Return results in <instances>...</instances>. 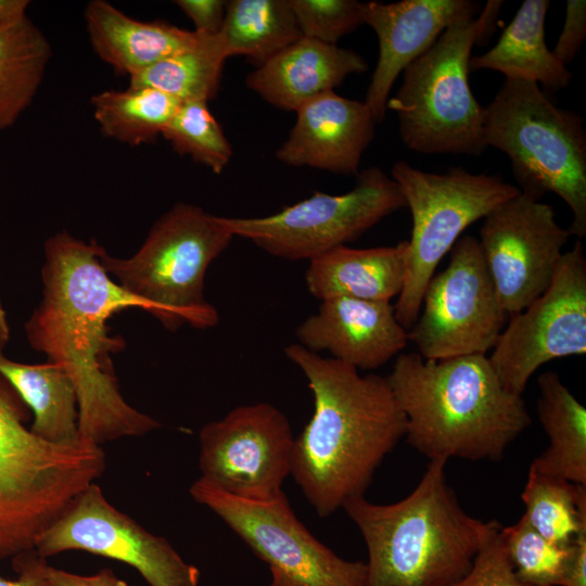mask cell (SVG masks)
Wrapping results in <instances>:
<instances>
[{"label": "cell", "instance_id": "obj_1", "mask_svg": "<svg viewBox=\"0 0 586 586\" xmlns=\"http://www.w3.org/2000/svg\"><path fill=\"white\" fill-rule=\"evenodd\" d=\"M102 249L66 231L49 238L42 300L25 323L30 346L61 365L75 385L81 441L100 447L162 426L128 405L119 392L111 355L125 342L109 333L107 321L119 310H145V305L106 273L99 259Z\"/></svg>", "mask_w": 586, "mask_h": 586}, {"label": "cell", "instance_id": "obj_2", "mask_svg": "<svg viewBox=\"0 0 586 586\" xmlns=\"http://www.w3.org/2000/svg\"><path fill=\"white\" fill-rule=\"evenodd\" d=\"M284 354L314 395V413L294 440L290 474L317 514L327 518L365 496L377 469L405 436L406 420L386 377L361 375L298 343Z\"/></svg>", "mask_w": 586, "mask_h": 586}, {"label": "cell", "instance_id": "obj_3", "mask_svg": "<svg viewBox=\"0 0 586 586\" xmlns=\"http://www.w3.org/2000/svg\"><path fill=\"white\" fill-rule=\"evenodd\" d=\"M386 380L407 442L430 460L498 461L532 423L522 396L504 387L486 355L400 353Z\"/></svg>", "mask_w": 586, "mask_h": 586}, {"label": "cell", "instance_id": "obj_4", "mask_svg": "<svg viewBox=\"0 0 586 586\" xmlns=\"http://www.w3.org/2000/svg\"><path fill=\"white\" fill-rule=\"evenodd\" d=\"M446 462L430 460L399 501L378 505L359 496L343 506L367 546L369 586H453L501 527L464 511L447 483Z\"/></svg>", "mask_w": 586, "mask_h": 586}, {"label": "cell", "instance_id": "obj_5", "mask_svg": "<svg viewBox=\"0 0 586 586\" xmlns=\"http://www.w3.org/2000/svg\"><path fill=\"white\" fill-rule=\"evenodd\" d=\"M501 0L487 1L477 17L447 27L405 68L386 107L394 111L404 144L421 154L481 155L486 149L484 112L469 84L474 44L493 33Z\"/></svg>", "mask_w": 586, "mask_h": 586}, {"label": "cell", "instance_id": "obj_6", "mask_svg": "<svg viewBox=\"0 0 586 586\" xmlns=\"http://www.w3.org/2000/svg\"><path fill=\"white\" fill-rule=\"evenodd\" d=\"M8 386L2 378L0 560L35 549L37 538L105 468L100 446L58 445L36 436L24 425V412Z\"/></svg>", "mask_w": 586, "mask_h": 586}, {"label": "cell", "instance_id": "obj_7", "mask_svg": "<svg viewBox=\"0 0 586 586\" xmlns=\"http://www.w3.org/2000/svg\"><path fill=\"white\" fill-rule=\"evenodd\" d=\"M484 138L510 160L520 192L560 196L572 213L568 231L586 234V131L576 112L557 106L538 84L505 78L484 112Z\"/></svg>", "mask_w": 586, "mask_h": 586}, {"label": "cell", "instance_id": "obj_8", "mask_svg": "<svg viewBox=\"0 0 586 586\" xmlns=\"http://www.w3.org/2000/svg\"><path fill=\"white\" fill-rule=\"evenodd\" d=\"M233 238L222 216L177 203L153 224L131 257H113L102 249L99 259L165 329L176 331L184 324L208 329L217 326L219 315L204 296L205 275Z\"/></svg>", "mask_w": 586, "mask_h": 586}, {"label": "cell", "instance_id": "obj_9", "mask_svg": "<svg viewBox=\"0 0 586 586\" xmlns=\"http://www.w3.org/2000/svg\"><path fill=\"white\" fill-rule=\"evenodd\" d=\"M391 177L412 217L405 282L394 305L396 319L408 331L436 267L461 233L520 190L499 175L472 174L462 167L429 173L405 161L393 165Z\"/></svg>", "mask_w": 586, "mask_h": 586}, {"label": "cell", "instance_id": "obj_10", "mask_svg": "<svg viewBox=\"0 0 586 586\" xmlns=\"http://www.w3.org/2000/svg\"><path fill=\"white\" fill-rule=\"evenodd\" d=\"M343 194L316 192L280 212L252 218L222 217L233 237L252 241L286 260H311L357 240L386 216L406 206L395 180L379 167L356 175Z\"/></svg>", "mask_w": 586, "mask_h": 586}, {"label": "cell", "instance_id": "obj_11", "mask_svg": "<svg viewBox=\"0 0 586 586\" xmlns=\"http://www.w3.org/2000/svg\"><path fill=\"white\" fill-rule=\"evenodd\" d=\"M189 492L268 564L270 586H369L367 563L345 560L319 542L297 519L284 492L267 501L246 500L201 477Z\"/></svg>", "mask_w": 586, "mask_h": 586}, {"label": "cell", "instance_id": "obj_12", "mask_svg": "<svg viewBox=\"0 0 586 586\" xmlns=\"http://www.w3.org/2000/svg\"><path fill=\"white\" fill-rule=\"evenodd\" d=\"M421 309L408 341L424 359L486 355L494 348L510 317L476 238L455 243L446 268L429 281Z\"/></svg>", "mask_w": 586, "mask_h": 586}, {"label": "cell", "instance_id": "obj_13", "mask_svg": "<svg viewBox=\"0 0 586 586\" xmlns=\"http://www.w3.org/2000/svg\"><path fill=\"white\" fill-rule=\"evenodd\" d=\"M585 353L586 258L577 240L547 290L509 318L488 359L504 387L522 396L540 366Z\"/></svg>", "mask_w": 586, "mask_h": 586}, {"label": "cell", "instance_id": "obj_14", "mask_svg": "<svg viewBox=\"0 0 586 586\" xmlns=\"http://www.w3.org/2000/svg\"><path fill=\"white\" fill-rule=\"evenodd\" d=\"M294 440L286 416L272 404L238 406L201 429V479L238 498L271 500L291 473Z\"/></svg>", "mask_w": 586, "mask_h": 586}, {"label": "cell", "instance_id": "obj_15", "mask_svg": "<svg viewBox=\"0 0 586 586\" xmlns=\"http://www.w3.org/2000/svg\"><path fill=\"white\" fill-rule=\"evenodd\" d=\"M35 550L44 559L82 550L118 560L135 568L150 586H198L201 575L166 538L114 508L95 483L37 538Z\"/></svg>", "mask_w": 586, "mask_h": 586}, {"label": "cell", "instance_id": "obj_16", "mask_svg": "<svg viewBox=\"0 0 586 586\" xmlns=\"http://www.w3.org/2000/svg\"><path fill=\"white\" fill-rule=\"evenodd\" d=\"M570 237L549 204L521 192L483 218L480 247L509 317L547 290Z\"/></svg>", "mask_w": 586, "mask_h": 586}, {"label": "cell", "instance_id": "obj_17", "mask_svg": "<svg viewBox=\"0 0 586 586\" xmlns=\"http://www.w3.org/2000/svg\"><path fill=\"white\" fill-rule=\"evenodd\" d=\"M472 0H402L365 2L364 24L378 37L379 56L365 103L377 124L387 111L392 87L405 68L428 51L454 23L475 17Z\"/></svg>", "mask_w": 586, "mask_h": 586}, {"label": "cell", "instance_id": "obj_18", "mask_svg": "<svg viewBox=\"0 0 586 586\" xmlns=\"http://www.w3.org/2000/svg\"><path fill=\"white\" fill-rule=\"evenodd\" d=\"M298 344L362 370H374L399 355L408 331L391 302L335 297L321 301L317 313L295 331Z\"/></svg>", "mask_w": 586, "mask_h": 586}, {"label": "cell", "instance_id": "obj_19", "mask_svg": "<svg viewBox=\"0 0 586 586\" xmlns=\"http://www.w3.org/2000/svg\"><path fill=\"white\" fill-rule=\"evenodd\" d=\"M296 122L276 157L289 166H307L357 175L374 138L375 120L365 101L323 92L296 111Z\"/></svg>", "mask_w": 586, "mask_h": 586}, {"label": "cell", "instance_id": "obj_20", "mask_svg": "<svg viewBox=\"0 0 586 586\" xmlns=\"http://www.w3.org/2000/svg\"><path fill=\"white\" fill-rule=\"evenodd\" d=\"M367 69V61L354 50L302 37L249 73L245 84L267 103L295 112Z\"/></svg>", "mask_w": 586, "mask_h": 586}, {"label": "cell", "instance_id": "obj_21", "mask_svg": "<svg viewBox=\"0 0 586 586\" xmlns=\"http://www.w3.org/2000/svg\"><path fill=\"white\" fill-rule=\"evenodd\" d=\"M407 240L393 246L332 249L309 260L305 284L318 301L349 297L391 302L404 286Z\"/></svg>", "mask_w": 586, "mask_h": 586}, {"label": "cell", "instance_id": "obj_22", "mask_svg": "<svg viewBox=\"0 0 586 586\" xmlns=\"http://www.w3.org/2000/svg\"><path fill=\"white\" fill-rule=\"evenodd\" d=\"M86 27L97 54L117 73L129 77L193 46L200 34L164 21L132 18L103 0L89 2Z\"/></svg>", "mask_w": 586, "mask_h": 586}, {"label": "cell", "instance_id": "obj_23", "mask_svg": "<svg viewBox=\"0 0 586 586\" xmlns=\"http://www.w3.org/2000/svg\"><path fill=\"white\" fill-rule=\"evenodd\" d=\"M550 2L525 0L497 43L485 53L471 56L469 72L492 69L542 84L549 92L565 89L573 74L560 63L545 41V21Z\"/></svg>", "mask_w": 586, "mask_h": 586}, {"label": "cell", "instance_id": "obj_24", "mask_svg": "<svg viewBox=\"0 0 586 586\" xmlns=\"http://www.w3.org/2000/svg\"><path fill=\"white\" fill-rule=\"evenodd\" d=\"M0 375L31 409L30 431L58 445L81 443L78 399L75 385L65 369L51 360L38 365L0 359Z\"/></svg>", "mask_w": 586, "mask_h": 586}, {"label": "cell", "instance_id": "obj_25", "mask_svg": "<svg viewBox=\"0 0 586 586\" xmlns=\"http://www.w3.org/2000/svg\"><path fill=\"white\" fill-rule=\"evenodd\" d=\"M537 385L536 410L549 445L530 468L586 485V409L553 371L543 372Z\"/></svg>", "mask_w": 586, "mask_h": 586}, {"label": "cell", "instance_id": "obj_26", "mask_svg": "<svg viewBox=\"0 0 586 586\" xmlns=\"http://www.w3.org/2000/svg\"><path fill=\"white\" fill-rule=\"evenodd\" d=\"M50 58L48 39L26 14L0 23V130L30 105Z\"/></svg>", "mask_w": 586, "mask_h": 586}, {"label": "cell", "instance_id": "obj_27", "mask_svg": "<svg viewBox=\"0 0 586 586\" xmlns=\"http://www.w3.org/2000/svg\"><path fill=\"white\" fill-rule=\"evenodd\" d=\"M219 35L229 58L257 67L303 37L290 0L228 1Z\"/></svg>", "mask_w": 586, "mask_h": 586}, {"label": "cell", "instance_id": "obj_28", "mask_svg": "<svg viewBox=\"0 0 586 586\" xmlns=\"http://www.w3.org/2000/svg\"><path fill=\"white\" fill-rule=\"evenodd\" d=\"M228 58L219 33L200 34L198 41L190 48L131 76L129 86L153 88L180 102H208L218 92Z\"/></svg>", "mask_w": 586, "mask_h": 586}, {"label": "cell", "instance_id": "obj_29", "mask_svg": "<svg viewBox=\"0 0 586 586\" xmlns=\"http://www.w3.org/2000/svg\"><path fill=\"white\" fill-rule=\"evenodd\" d=\"M180 101L148 87L106 90L91 99L101 131L115 140L139 145L152 142L170 122Z\"/></svg>", "mask_w": 586, "mask_h": 586}, {"label": "cell", "instance_id": "obj_30", "mask_svg": "<svg viewBox=\"0 0 586 586\" xmlns=\"http://www.w3.org/2000/svg\"><path fill=\"white\" fill-rule=\"evenodd\" d=\"M527 522L549 542L566 547L586 531V485L528 469L521 494Z\"/></svg>", "mask_w": 586, "mask_h": 586}, {"label": "cell", "instance_id": "obj_31", "mask_svg": "<svg viewBox=\"0 0 586 586\" xmlns=\"http://www.w3.org/2000/svg\"><path fill=\"white\" fill-rule=\"evenodd\" d=\"M162 136L173 149L220 174L232 157V148L207 102H181Z\"/></svg>", "mask_w": 586, "mask_h": 586}, {"label": "cell", "instance_id": "obj_32", "mask_svg": "<svg viewBox=\"0 0 586 586\" xmlns=\"http://www.w3.org/2000/svg\"><path fill=\"white\" fill-rule=\"evenodd\" d=\"M509 561L523 586H560L568 546H558L542 536L522 515L517 523L500 528Z\"/></svg>", "mask_w": 586, "mask_h": 586}, {"label": "cell", "instance_id": "obj_33", "mask_svg": "<svg viewBox=\"0 0 586 586\" xmlns=\"http://www.w3.org/2000/svg\"><path fill=\"white\" fill-rule=\"evenodd\" d=\"M302 36L329 44L364 24L365 2L356 0H290Z\"/></svg>", "mask_w": 586, "mask_h": 586}, {"label": "cell", "instance_id": "obj_34", "mask_svg": "<svg viewBox=\"0 0 586 586\" xmlns=\"http://www.w3.org/2000/svg\"><path fill=\"white\" fill-rule=\"evenodd\" d=\"M500 528L481 548L470 571L453 586H523L509 561Z\"/></svg>", "mask_w": 586, "mask_h": 586}, {"label": "cell", "instance_id": "obj_35", "mask_svg": "<svg viewBox=\"0 0 586 586\" xmlns=\"http://www.w3.org/2000/svg\"><path fill=\"white\" fill-rule=\"evenodd\" d=\"M586 38V1L568 0L562 31L551 50L556 59L568 65L581 50Z\"/></svg>", "mask_w": 586, "mask_h": 586}, {"label": "cell", "instance_id": "obj_36", "mask_svg": "<svg viewBox=\"0 0 586 586\" xmlns=\"http://www.w3.org/2000/svg\"><path fill=\"white\" fill-rule=\"evenodd\" d=\"M175 3L192 21L194 31L217 35L222 27L226 1L222 0H178Z\"/></svg>", "mask_w": 586, "mask_h": 586}, {"label": "cell", "instance_id": "obj_37", "mask_svg": "<svg viewBox=\"0 0 586 586\" xmlns=\"http://www.w3.org/2000/svg\"><path fill=\"white\" fill-rule=\"evenodd\" d=\"M46 564V559L35 549L17 555L12 559L17 578L12 581L0 576V586H50L44 574Z\"/></svg>", "mask_w": 586, "mask_h": 586}, {"label": "cell", "instance_id": "obj_38", "mask_svg": "<svg viewBox=\"0 0 586 586\" xmlns=\"http://www.w3.org/2000/svg\"><path fill=\"white\" fill-rule=\"evenodd\" d=\"M44 574L50 586H128L111 569H102L92 575H78L47 563Z\"/></svg>", "mask_w": 586, "mask_h": 586}, {"label": "cell", "instance_id": "obj_39", "mask_svg": "<svg viewBox=\"0 0 586 586\" xmlns=\"http://www.w3.org/2000/svg\"><path fill=\"white\" fill-rule=\"evenodd\" d=\"M560 586H586V531L568 545V555Z\"/></svg>", "mask_w": 586, "mask_h": 586}, {"label": "cell", "instance_id": "obj_40", "mask_svg": "<svg viewBox=\"0 0 586 586\" xmlns=\"http://www.w3.org/2000/svg\"><path fill=\"white\" fill-rule=\"evenodd\" d=\"M29 1L0 0V23L26 14Z\"/></svg>", "mask_w": 586, "mask_h": 586}, {"label": "cell", "instance_id": "obj_41", "mask_svg": "<svg viewBox=\"0 0 586 586\" xmlns=\"http://www.w3.org/2000/svg\"><path fill=\"white\" fill-rule=\"evenodd\" d=\"M10 330L7 321L5 311L0 302V359L4 357V348L9 342Z\"/></svg>", "mask_w": 586, "mask_h": 586}]
</instances>
